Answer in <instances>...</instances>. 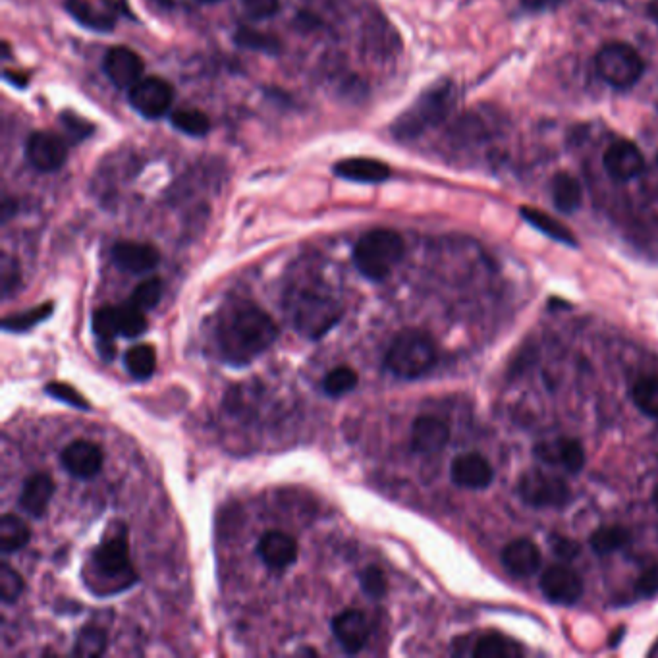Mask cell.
I'll list each match as a JSON object with an SVG mask.
<instances>
[{
    "label": "cell",
    "mask_w": 658,
    "mask_h": 658,
    "mask_svg": "<svg viewBox=\"0 0 658 658\" xmlns=\"http://www.w3.org/2000/svg\"><path fill=\"white\" fill-rule=\"evenodd\" d=\"M276 336L273 317L255 303H232L217 325L220 354L232 365H246L261 356L275 344Z\"/></svg>",
    "instance_id": "1"
},
{
    "label": "cell",
    "mask_w": 658,
    "mask_h": 658,
    "mask_svg": "<svg viewBox=\"0 0 658 658\" xmlns=\"http://www.w3.org/2000/svg\"><path fill=\"white\" fill-rule=\"evenodd\" d=\"M437 363V346L423 330H402L384 356L386 369L398 377L413 381L427 375Z\"/></svg>",
    "instance_id": "2"
},
{
    "label": "cell",
    "mask_w": 658,
    "mask_h": 658,
    "mask_svg": "<svg viewBox=\"0 0 658 658\" xmlns=\"http://www.w3.org/2000/svg\"><path fill=\"white\" fill-rule=\"evenodd\" d=\"M404 240L398 232L375 228L359 238L354 247L357 271L369 280H384L404 257Z\"/></svg>",
    "instance_id": "3"
},
{
    "label": "cell",
    "mask_w": 658,
    "mask_h": 658,
    "mask_svg": "<svg viewBox=\"0 0 658 658\" xmlns=\"http://www.w3.org/2000/svg\"><path fill=\"white\" fill-rule=\"evenodd\" d=\"M452 105H454L452 85L439 83L433 89L425 91L412 107L392 124V134L400 141L417 138L425 130L442 122L448 116Z\"/></svg>",
    "instance_id": "4"
},
{
    "label": "cell",
    "mask_w": 658,
    "mask_h": 658,
    "mask_svg": "<svg viewBox=\"0 0 658 658\" xmlns=\"http://www.w3.org/2000/svg\"><path fill=\"white\" fill-rule=\"evenodd\" d=\"M290 315L303 336L317 340L340 321L342 305L323 290H300L292 294Z\"/></svg>",
    "instance_id": "5"
},
{
    "label": "cell",
    "mask_w": 658,
    "mask_h": 658,
    "mask_svg": "<svg viewBox=\"0 0 658 658\" xmlns=\"http://www.w3.org/2000/svg\"><path fill=\"white\" fill-rule=\"evenodd\" d=\"M597 70L603 76L604 82L618 89H628L639 82L645 66L641 56L637 55V51L630 45L610 43L604 45L597 55Z\"/></svg>",
    "instance_id": "6"
},
{
    "label": "cell",
    "mask_w": 658,
    "mask_h": 658,
    "mask_svg": "<svg viewBox=\"0 0 658 658\" xmlns=\"http://www.w3.org/2000/svg\"><path fill=\"white\" fill-rule=\"evenodd\" d=\"M521 500L533 508H562L572 500L570 485L554 473L533 469L523 473L518 481Z\"/></svg>",
    "instance_id": "7"
},
{
    "label": "cell",
    "mask_w": 658,
    "mask_h": 658,
    "mask_svg": "<svg viewBox=\"0 0 658 658\" xmlns=\"http://www.w3.org/2000/svg\"><path fill=\"white\" fill-rule=\"evenodd\" d=\"M93 568L101 579L112 581H134V572L130 564V549L126 529L120 527L118 533H107L101 547L93 552ZM124 585V583H122Z\"/></svg>",
    "instance_id": "8"
},
{
    "label": "cell",
    "mask_w": 658,
    "mask_h": 658,
    "mask_svg": "<svg viewBox=\"0 0 658 658\" xmlns=\"http://www.w3.org/2000/svg\"><path fill=\"white\" fill-rule=\"evenodd\" d=\"M128 97H130V105L138 110L141 116L155 120V118L165 116L172 107L174 89L163 78L149 76V78H141L130 89Z\"/></svg>",
    "instance_id": "9"
},
{
    "label": "cell",
    "mask_w": 658,
    "mask_h": 658,
    "mask_svg": "<svg viewBox=\"0 0 658 658\" xmlns=\"http://www.w3.org/2000/svg\"><path fill=\"white\" fill-rule=\"evenodd\" d=\"M533 454L547 466L560 467L568 473H579L585 467V448L574 437H558V439L541 440Z\"/></svg>",
    "instance_id": "10"
},
{
    "label": "cell",
    "mask_w": 658,
    "mask_h": 658,
    "mask_svg": "<svg viewBox=\"0 0 658 658\" xmlns=\"http://www.w3.org/2000/svg\"><path fill=\"white\" fill-rule=\"evenodd\" d=\"M29 165L39 172H56L66 165L68 147L64 139L51 132H35L26 143Z\"/></svg>",
    "instance_id": "11"
},
{
    "label": "cell",
    "mask_w": 658,
    "mask_h": 658,
    "mask_svg": "<svg viewBox=\"0 0 658 658\" xmlns=\"http://www.w3.org/2000/svg\"><path fill=\"white\" fill-rule=\"evenodd\" d=\"M60 462L70 475H74L78 479H91L101 471L105 456H103V450L95 442L80 439L70 442L62 450Z\"/></svg>",
    "instance_id": "12"
},
{
    "label": "cell",
    "mask_w": 658,
    "mask_h": 658,
    "mask_svg": "<svg viewBox=\"0 0 658 658\" xmlns=\"http://www.w3.org/2000/svg\"><path fill=\"white\" fill-rule=\"evenodd\" d=\"M450 475L458 487L481 491L493 483L494 469L483 454L467 452L452 462Z\"/></svg>",
    "instance_id": "13"
},
{
    "label": "cell",
    "mask_w": 658,
    "mask_h": 658,
    "mask_svg": "<svg viewBox=\"0 0 658 658\" xmlns=\"http://www.w3.org/2000/svg\"><path fill=\"white\" fill-rule=\"evenodd\" d=\"M604 168L614 180L628 182L637 178L645 168V157L631 141H614L604 153Z\"/></svg>",
    "instance_id": "14"
},
{
    "label": "cell",
    "mask_w": 658,
    "mask_h": 658,
    "mask_svg": "<svg viewBox=\"0 0 658 658\" xmlns=\"http://www.w3.org/2000/svg\"><path fill=\"white\" fill-rule=\"evenodd\" d=\"M541 591L550 603L574 604L583 595V581L568 566H552L541 576Z\"/></svg>",
    "instance_id": "15"
},
{
    "label": "cell",
    "mask_w": 658,
    "mask_h": 658,
    "mask_svg": "<svg viewBox=\"0 0 658 658\" xmlns=\"http://www.w3.org/2000/svg\"><path fill=\"white\" fill-rule=\"evenodd\" d=\"M105 74L120 89H132L143 78V60L130 47H112L103 60Z\"/></svg>",
    "instance_id": "16"
},
{
    "label": "cell",
    "mask_w": 658,
    "mask_h": 658,
    "mask_svg": "<svg viewBox=\"0 0 658 658\" xmlns=\"http://www.w3.org/2000/svg\"><path fill=\"white\" fill-rule=\"evenodd\" d=\"M112 259L114 263L132 275H143L153 271L159 261L161 253L159 249L151 244H141V242H118L112 247Z\"/></svg>",
    "instance_id": "17"
},
{
    "label": "cell",
    "mask_w": 658,
    "mask_h": 658,
    "mask_svg": "<svg viewBox=\"0 0 658 658\" xmlns=\"http://www.w3.org/2000/svg\"><path fill=\"white\" fill-rule=\"evenodd\" d=\"M332 633L346 653H359L369 639V622L361 610L348 608L332 620Z\"/></svg>",
    "instance_id": "18"
},
{
    "label": "cell",
    "mask_w": 658,
    "mask_h": 658,
    "mask_svg": "<svg viewBox=\"0 0 658 658\" xmlns=\"http://www.w3.org/2000/svg\"><path fill=\"white\" fill-rule=\"evenodd\" d=\"M257 552L271 570H286L298 558V543L284 531H267L257 545Z\"/></svg>",
    "instance_id": "19"
},
{
    "label": "cell",
    "mask_w": 658,
    "mask_h": 658,
    "mask_svg": "<svg viewBox=\"0 0 658 658\" xmlns=\"http://www.w3.org/2000/svg\"><path fill=\"white\" fill-rule=\"evenodd\" d=\"M541 562V549L531 539H516L502 550V564L512 576H533L539 570Z\"/></svg>",
    "instance_id": "20"
},
{
    "label": "cell",
    "mask_w": 658,
    "mask_h": 658,
    "mask_svg": "<svg viewBox=\"0 0 658 658\" xmlns=\"http://www.w3.org/2000/svg\"><path fill=\"white\" fill-rule=\"evenodd\" d=\"M450 440L448 425L433 415L417 417L412 429V448L419 454H437Z\"/></svg>",
    "instance_id": "21"
},
{
    "label": "cell",
    "mask_w": 658,
    "mask_h": 658,
    "mask_svg": "<svg viewBox=\"0 0 658 658\" xmlns=\"http://www.w3.org/2000/svg\"><path fill=\"white\" fill-rule=\"evenodd\" d=\"M55 494V481L47 471H37L24 483L20 506L33 518H43Z\"/></svg>",
    "instance_id": "22"
},
{
    "label": "cell",
    "mask_w": 658,
    "mask_h": 658,
    "mask_svg": "<svg viewBox=\"0 0 658 658\" xmlns=\"http://www.w3.org/2000/svg\"><path fill=\"white\" fill-rule=\"evenodd\" d=\"M334 174L359 184H381L390 178V166L379 159L369 157H350L334 165Z\"/></svg>",
    "instance_id": "23"
},
{
    "label": "cell",
    "mask_w": 658,
    "mask_h": 658,
    "mask_svg": "<svg viewBox=\"0 0 658 658\" xmlns=\"http://www.w3.org/2000/svg\"><path fill=\"white\" fill-rule=\"evenodd\" d=\"M64 8L78 24H82L83 28L97 33H109L110 29L114 28V18L109 12L97 10L87 0H66Z\"/></svg>",
    "instance_id": "24"
},
{
    "label": "cell",
    "mask_w": 658,
    "mask_h": 658,
    "mask_svg": "<svg viewBox=\"0 0 658 658\" xmlns=\"http://www.w3.org/2000/svg\"><path fill=\"white\" fill-rule=\"evenodd\" d=\"M520 213L523 219L527 220L531 226H535L539 232H543L545 236H549L560 244H566V246H576V236L560 220L550 217L539 209H533V207H521Z\"/></svg>",
    "instance_id": "25"
},
{
    "label": "cell",
    "mask_w": 658,
    "mask_h": 658,
    "mask_svg": "<svg viewBox=\"0 0 658 658\" xmlns=\"http://www.w3.org/2000/svg\"><path fill=\"white\" fill-rule=\"evenodd\" d=\"M471 655L475 658H518L523 651L516 641L500 633H487L477 639Z\"/></svg>",
    "instance_id": "26"
},
{
    "label": "cell",
    "mask_w": 658,
    "mask_h": 658,
    "mask_svg": "<svg viewBox=\"0 0 658 658\" xmlns=\"http://www.w3.org/2000/svg\"><path fill=\"white\" fill-rule=\"evenodd\" d=\"M552 199L562 213H574L581 205V186L574 176L560 172L552 178Z\"/></svg>",
    "instance_id": "27"
},
{
    "label": "cell",
    "mask_w": 658,
    "mask_h": 658,
    "mask_svg": "<svg viewBox=\"0 0 658 658\" xmlns=\"http://www.w3.org/2000/svg\"><path fill=\"white\" fill-rule=\"evenodd\" d=\"M29 527L26 521L20 520L14 514H4L0 520V550L4 554H12L24 549L29 543Z\"/></svg>",
    "instance_id": "28"
},
{
    "label": "cell",
    "mask_w": 658,
    "mask_h": 658,
    "mask_svg": "<svg viewBox=\"0 0 658 658\" xmlns=\"http://www.w3.org/2000/svg\"><path fill=\"white\" fill-rule=\"evenodd\" d=\"M630 543L631 533L622 525H604L601 529H597L589 539L591 549L595 550L597 554H610V552L628 547Z\"/></svg>",
    "instance_id": "29"
},
{
    "label": "cell",
    "mask_w": 658,
    "mask_h": 658,
    "mask_svg": "<svg viewBox=\"0 0 658 658\" xmlns=\"http://www.w3.org/2000/svg\"><path fill=\"white\" fill-rule=\"evenodd\" d=\"M170 122L176 130H180L186 136L192 138H203L211 130L209 116L199 109H178L170 114Z\"/></svg>",
    "instance_id": "30"
},
{
    "label": "cell",
    "mask_w": 658,
    "mask_h": 658,
    "mask_svg": "<svg viewBox=\"0 0 658 658\" xmlns=\"http://www.w3.org/2000/svg\"><path fill=\"white\" fill-rule=\"evenodd\" d=\"M126 369L128 373L138 379V381H147L157 367V354L155 348L149 344H138L126 352Z\"/></svg>",
    "instance_id": "31"
},
{
    "label": "cell",
    "mask_w": 658,
    "mask_h": 658,
    "mask_svg": "<svg viewBox=\"0 0 658 658\" xmlns=\"http://www.w3.org/2000/svg\"><path fill=\"white\" fill-rule=\"evenodd\" d=\"M234 41L236 45H240L242 49L247 51H257V53H265V55H276L280 51V39L265 33V31H257L251 28H238L234 33Z\"/></svg>",
    "instance_id": "32"
},
{
    "label": "cell",
    "mask_w": 658,
    "mask_h": 658,
    "mask_svg": "<svg viewBox=\"0 0 658 658\" xmlns=\"http://www.w3.org/2000/svg\"><path fill=\"white\" fill-rule=\"evenodd\" d=\"M631 398L635 406L649 415L658 419V377L657 375H645L631 388Z\"/></svg>",
    "instance_id": "33"
},
{
    "label": "cell",
    "mask_w": 658,
    "mask_h": 658,
    "mask_svg": "<svg viewBox=\"0 0 658 658\" xmlns=\"http://www.w3.org/2000/svg\"><path fill=\"white\" fill-rule=\"evenodd\" d=\"M51 313H53V303H43V305L28 309L24 313L6 317L4 323H2V329L10 330V332H26L31 327L43 323L45 319H49Z\"/></svg>",
    "instance_id": "34"
},
{
    "label": "cell",
    "mask_w": 658,
    "mask_h": 658,
    "mask_svg": "<svg viewBox=\"0 0 658 658\" xmlns=\"http://www.w3.org/2000/svg\"><path fill=\"white\" fill-rule=\"evenodd\" d=\"M107 649V633L99 626H85L76 639L74 653L80 657H99Z\"/></svg>",
    "instance_id": "35"
},
{
    "label": "cell",
    "mask_w": 658,
    "mask_h": 658,
    "mask_svg": "<svg viewBox=\"0 0 658 658\" xmlns=\"http://www.w3.org/2000/svg\"><path fill=\"white\" fill-rule=\"evenodd\" d=\"M93 332L99 340H114L120 334V311L118 307L105 305L93 315Z\"/></svg>",
    "instance_id": "36"
},
{
    "label": "cell",
    "mask_w": 658,
    "mask_h": 658,
    "mask_svg": "<svg viewBox=\"0 0 658 658\" xmlns=\"http://www.w3.org/2000/svg\"><path fill=\"white\" fill-rule=\"evenodd\" d=\"M356 386L357 373L352 367H336V369L330 371L329 375L325 377V381H323L325 392L332 398L344 396V394L352 392Z\"/></svg>",
    "instance_id": "37"
},
{
    "label": "cell",
    "mask_w": 658,
    "mask_h": 658,
    "mask_svg": "<svg viewBox=\"0 0 658 658\" xmlns=\"http://www.w3.org/2000/svg\"><path fill=\"white\" fill-rule=\"evenodd\" d=\"M118 311H120V334H124L126 338H138L141 334H145L147 319L139 307L130 302L120 305Z\"/></svg>",
    "instance_id": "38"
},
{
    "label": "cell",
    "mask_w": 658,
    "mask_h": 658,
    "mask_svg": "<svg viewBox=\"0 0 658 658\" xmlns=\"http://www.w3.org/2000/svg\"><path fill=\"white\" fill-rule=\"evenodd\" d=\"M161 298H163L161 278H147L134 290L130 302L139 307L141 311H147V309L157 307V303L161 302Z\"/></svg>",
    "instance_id": "39"
},
{
    "label": "cell",
    "mask_w": 658,
    "mask_h": 658,
    "mask_svg": "<svg viewBox=\"0 0 658 658\" xmlns=\"http://www.w3.org/2000/svg\"><path fill=\"white\" fill-rule=\"evenodd\" d=\"M24 591V577L20 576L12 566L2 564L0 568V597L6 604L16 603Z\"/></svg>",
    "instance_id": "40"
},
{
    "label": "cell",
    "mask_w": 658,
    "mask_h": 658,
    "mask_svg": "<svg viewBox=\"0 0 658 658\" xmlns=\"http://www.w3.org/2000/svg\"><path fill=\"white\" fill-rule=\"evenodd\" d=\"M45 392H47L49 396H53L55 400H60V402H64V404H68V406H72V408H78V410H89L87 400L83 398L82 394H80L76 388H72L70 384H47V386H45Z\"/></svg>",
    "instance_id": "41"
},
{
    "label": "cell",
    "mask_w": 658,
    "mask_h": 658,
    "mask_svg": "<svg viewBox=\"0 0 658 658\" xmlns=\"http://www.w3.org/2000/svg\"><path fill=\"white\" fill-rule=\"evenodd\" d=\"M359 583L363 587V591L373 597V599H381L384 593H386V577H384L383 572L375 566H369L367 570H363L359 574Z\"/></svg>",
    "instance_id": "42"
},
{
    "label": "cell",
    "mask_w": 658,
    "mask_h": 658,
    "mask_svg": "<svg viewBox=\"0 0 658 658\" xmlns=\"http://www.w3.org/2000/svg\"><path fill=\"white\" fill-rule=\"evenodd\" d=\"M244 12L253 20H269L280 10V0H242Z\"/></svg>",
    "instance_id": "43"
},
{
    "label": "cell",
    "mask_w": 658,
    "mask_h": 658,
    "mask_svg": "<svg viewBox=\"0 0 658 658\" xmlns=\"http://www.w3.org/2000/svg\"><path fill=\"white\" fill-rule=\"evenodd\" d=\"M18 278H20V271H18V263L16 261H12L10 257H2V280H0V284H2V294H4V298L16 288V284H18Z\"/></svg>",
    "instance_id": "44"
},
{
    "label": "cell",
    "mask_w": 658,
    "mask_h": 658,
    "mask_svg": "<svg viewBox=\"0 0 658 658\" xmlns=\"http://www.w3.org/2000/svg\"><path fill=\"white\" fill-rule=\"evenodd\" d=\"M60 120L66 126V130L72 132V136L76 139L87 138L91 134V130H93L91 124L83 122L82 118H78L74 114H64V116H60Z\"/></svg>",
    "instance_id": "45"
},
{
    "label": "cell",
    "mask_w": 658,
    "mask_h": 658,
    "mask_svg": "<svg viewBox=\"0 0 658 658\" xmlns=\"http://www.w3.org/2000/svg\"><path fill=\"white\" fill-rule=\"evenodd\" d=\"M550 545H552L554 554L560 556V558H564V560L576 558L577 552H579V547H577L576 543L570 541V539H566V537H554Z\"/></svg>",
    "instance_id": "46"
},
{
    "label": "cell",
    "mask_w": 658,
    "mask_h": 658,
    "mask_svg": "<svg viewBox=\"0 0 658 658\" xmlns=\"http://www.w3.org/2000/svg\"><path fill=\"white\" fill-rule=\"evenodd\" d=\"M637 589L643 595H653L655 591H658V568H649L643 576L639 577Z\"/></svg>",
    "instance_id": "47"
},
{
    "label": "cell",
    "mask_w": 658,
    "mask_h": 658,
    "mask_svg": "<svg viewBox=\"0 0 658 658\" xmlns=\"http://www.w3.org/2000/svg\"><path fill=\"white\" fill-rule=\"evenodd\" d=\"M564 0H521V4L527 8V10H533V12H543V10H550V8H556L560 6Z\"/></svg>",
    "instance_id": "48"
},
{
    "label": "cell",
    "mask_w": 658,
    "mask_h": 658,
    "mask_svg": "<svg viewBox=\"0 0 658 658\" xmlns=\"http://www.w3.org/2000/svg\"><path fill=\"white\" fill-rule=\"evenodd\" d=\"M649 14H651V18L657 22L658 26V0H653V2L649 4Z\"/></svg>",
    "instance_id": "49"
},
{
    "label": "cell",
    "mask_w": 658,
    "mask_h": 658,
    "mask_svg": "<svg viewBox=\"0 0 658 658\" xmlns=\"http://www.w3.org/2000/svg\"><path fill=\"white\" fill-rule=\"evenodd\" d=\"M298 655H313V657H315V655H317V651H313V649H302Z\"/></svg>",
    "instance_id": "50"
},
{
    "label": "cell",
    "mask_w": 658,
    "mask_h": 658,
    "mask_svg": "<svg viewBox=\"0 0 658 658\" xmlns=\"http://www.w3.org/2000/svg\"><path fill=\"white\" fill-rule=\"evenodd\" d=\"M153 2H157L159 6H165V8H168L172 4V0H153Z\"/></svg>",
    "instance_id": "51"
},
{
    "label": "cell",
    "mask_w": 658,
    "mask_h": 658,
    "mask_svg": "<svg viewBox=\"0 0 658 658\" xmlns=\"http://www.w3.org/2000/svg\"><path fill=\"white\" fill-rule=\"evenodd\" d=\"M199 2H205V4H213V2H219V0H199Z\"/></svg>",
    "instance_id": "52"
}]
</instances>
